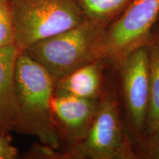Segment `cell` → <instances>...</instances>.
Segmentation results:
<instances>
[{
    "label": "cell",
    "mask_w": 159,
    "mask_h": 159,
    "mask_svg": "<svg viewBox=\"0 0 159 159\" xmlns=\"http://www.w3.org/2000/svg\"><path fill=\"white\" fill-rule=\"evenodd\" d=\"M15 44L31 45L68 30L87 19L75 0H10Z\"/></svg>",
    "instance_id": "3957f363"
},
{
    "label": "cell",
    "mask_w": 159,
    "mask_h": 159,
    "mask_svg": "<svg viewBox=\"0 0 159 159\" xmlns=\"http://www.w3.org/2000/svg\"><path fill=\"white\" fill-rule=\"evenodd\" d=\"M15 44V30L10 0H0V47Z\"/></svg>",
    "instance_id": "7c38bea8"
},
{
    "label": "cell",
    "mask_w": 159,
    "mask_h": 159,
    "mask_svg": "<svg viewBox=\"0 0 159 159\" xmlns=\"http://www.w3.org/2000/svg\"><path fill=\"white\" fill-rule=\"evenodd\" d=\"M144 152L146 158L159 159V129L149 134Z\"/></svg>",
    "instance_id": "5bb4252c"
},
{
    "label": "cell",
    "mask_w": 159,
    "mask_h": 159,
    "mask_svg": "<svg viewBox=\"0 0 159 159\" xmlns=\"http://www.w3.org/2000/svg\"><path fill=\"white\" fill-rule=\"evenodd\" d=\"M106 26L86 19L76 27L40 41L23 51L39 63L55 82L96 61L97 44Z\"/></svg>",
    "instance_id": "7a4b0ae2"
},
{
    "label": "cell",
    "mask_w": 159,
    "mask_h": 159,
    "mask_svg": "<svg viewBox=\"0 0 159 159\" xmlns=\"http://www.w3.org/2000/svg\"><path fill=\"white\" fill-rule=\"evenodd\" d=\"M150 67V97L146 125L148 134L159 129V33L153 30L148 44Z\"/></svg>",
    "instance_id": "30bf717a"
},
{
    "label": "cell",
    "mask_w": 159,
    "mask_h": 159,
    "mask_svg": "<svg viewBox=\"0 0 159 159\" xmlns=\"http://www.w3.org/2000/svg\"><path fill=\"white\" fill-rule=\"evenodd\" d=\"M121 61L125 102L132 124L137 130H140L146 124L150 97V67L147 45L131 52Z\"/></svg>",
    "instance_id": "8992f818"
},
{
    "label": "cell",
    "mask_w": 159,
    "mask_h": 159,
    "mask_svg": "<svg viewBox=\"0 0 159 159\" xmlns=\"http://www.w3.org/2000/svg\"><path fill=\"white\" fill-rule=\"evenodd\" d=\"M57 149L43 143H35L26 152V158L33 159H64V155Z\"/></svg>",
    "instance_id": "4fadbf2b"
},
{
    "label": "cell",
    "mask_w": 159,
    "mask_h": 159,
    "mask_svg": "<svg viewBox=\"0 0 159 159\" xmlns=\"http://www.w3.org/2000/svg\"><path fill=\"white\" fill-rule=\"evenodd\" d=\"M63 155L64 159L136 158L114 101L106 98L99 101L86 135Z\"/></svg>",
    "instance_id": "5b68a950"
},
{
    "label": "cell",
    "mask_w": 159,
    "mask_h": 159,
    "mask_svg": "<svg viewBox=\"0 0 159 159\" xmlns=\"http://www.w3.org/2000/svg\"><path fill=\"white\" fill-rule=\"evenodd\" d=\"M18 120L16 131L36 136L57 149L60 135L53 121L51 102L55 80L24 51L18 55L15 71Z\"/></svg>",
    "instance_id": "6da1fadb"
},
{
    "label": "cell",
    "mask_w": 159,
    "mask_h": 159,
    "mask_svg": "<svg viewBox=\"0 0 159 159\" xmlns=\"http://www.w3.org/2000/svg\"><path fill=\"white\" fill-rule=\"evenodd\" d=\"M87 19L108 25L131 0H75Z\"/></svg>",
    "instance_id": "8fae6325"
},
{
    "label": "cell",
    "mask_w": 159,
    "mask_h": 159,
    "mask_svg": "<svg viewBox=\"0 0 159 159\" xmlns=\"http://www.w3.org/2000/svg\"><path fill=\"white\" fill-rule=\"evenodd\" d=\"M99 101L64 94L53 95L52 114L60 136L64 135L75 143L86 135L93 122Z\"/></svg>",
    "instance_id": "52a82bcc"
},
{
    "label": "cell",
    "mask_w": 159,
    "mask_h": 159,
    "mask_svg": "<svg viewBox=\"0 0 159 159\" xmlns=\"http://www.w3.org/2000/svg\"><path fill=\"white\" fill-rule=\"evenodd\" d=\"M20 49L16 44L0 47V134L15 130L18 120L16 64Z\"/></svg>",
    "instance_id": "ba28073f"
},
{
    "label": "cell",
    "mask_w": 159,
    "mask_h": 159,
    "mask_svg": "<svg viewBox=\"0 0 159 159\" xmlns=\"http://www.w3.org/2000/svg\"><path fill=\"white\" fill-rule=\"evenodd\" d=\"M159 16V0H131L105 27L97 44L95 60L121 61L151 39Z\"/></svg>",
    "instance_id": "277c9868"
},
{
    "label": "cell",
    "mask_w": 159,
    "mask_h": 159,
    "mask_svg": "<svg viewBox=\"0 0 159 159\" xmlns=\"http://www.w3.org/2000/svg\"><path fill=\"white\" fill-rule=\"evenodd\" d=\"M153 30L157 32V33H159V16H158V19H157L156 24V25H155Z\"/></svg>",
    "instance_id": "2e32d148"
},
{
    "label": "cell",
    "mask_w": 159,
    "mask_h": 159,
    "mask_svg": "<svg viewBox=\"0 0 159 159\" xmlns=\"http://www.w3.org/2000/svg\"><path fill=\"white\" fill-rule=\"evenodd\" d=\"M17 156V149L5 138V135L0 134V159H13Z\"/></svg>",
    "instance_id": "9a60e30c"
},
{
    "label": "cell",
    "mask_w": 159,
    "mask_h": 159,
    "mask_svg": "<svg viewBox=\"0 0 159 159\" xmlns=\"http://www.w3.org/2000/svg\"><path fill=\"white\" fill-rule=\"evenodd\" d=\"M102 62L95 61L71 71L55 82V94L98 99L102 82Z\"/></svg>",
    "instance_id": "9c48e42d"
}]
</instances>
